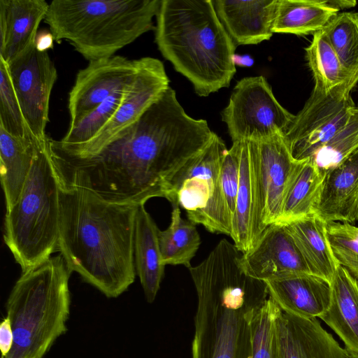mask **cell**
<instances>
[{"label":"cell","mask_w":358,"mask_h":358,"mask_svg":"<svg viewBox=\"0 0 358 358\" xmlns=\"http://www.w3.org/2000/svg\"><path fill=\"white\" fill-rule=\"evenodd\" d=\"M214 134L206 120L186 113L169 87L97 152L76 157L50 152L59 185L85 189L108 202L139 205L165 198L176 173Z\"/></svg>","instance_id":"1"},{"label":"cell","mask_w":358,"mask_h":358,"mask_svg":"<svg viewBox=\"0 0 358 358\" xmlns=\"http://www.w3.org/2000/svg\"><path fill=\"white\" fill-rule=\"evenodd\" d=\"M58 249L78 273L109 298L134 282V229L138 205L106 201L92 192L59 183Z\"/></svg>","instance_id":"2"},{"label":"cell","mask_w":358,"mask_h":358,"mask_svg":"<svg viewBox=\"0 0 358 358\" xmlns=\"http://www.w3.org/2000/svg\"><path fill=\"white\" fill-rule=\"evenodd\" d=\"M242 253L224 238L189 268L197 296L192 358H251V324L268 298L264 281L248 275Z\"/></svg>","instance_id":"3"},{"label":"cell","mask_w":358,"mask_h":358,"mask_svg":"<svg viewBox=\"0 0 358 358\" xmlns=\"http://www.w3.org/2000/svg\"><path fill=\"white\" fill-rule=\"evenodd\" d=\"M155 41L163 57L200 96L229 86L236 45L212 0H161Z\"/></svg>","instance_id":"4"},{"label":"cell","mask_w":358,"mask_h":358,"mask_svg":"<svg viewBox=\"0 0 358 358\" xmlns=\"http://www.w3.org/2000/svg\"><path fill=\"white\" fill-rule=\"evenodd\" d=\"M161 0H53L44 22L89 62L110 57L155 30Z\"/></svg>","instance_id":"5"},{"label":"cell","mask_w":358,"mask_h":358,"mask_svg":"<svg viewBox=\"0 0 358 358\" xmlns=\"http://www.w3.org/2000/svg\"><path fill=\"white\" fill-rule=\"evenodd\" d=\"M71 273L61 255L22 273L6 302L14 338L4 358H43L67 331Z\"/></svg>","instance_id":"6"},{"label":"cell","mask_w":358,"mask_h":358,"mask_svg":"<svg viewBox=\"0 0 358 358\" xmlns=\"http://www.w3.org/2000/svg\"><path fill=\"white\" fill-rule=\"evenodd\" d=\"M49 138L38 145L22 192L5 216L3 241L22 273L58 249L59 180Z\"/></svg>","instance_id":"7"},{"label":"cell","mask_w":358,"mask_h":358,"mask_svg":"<svg viewBox=\"0 0 358 358\" xmlns=\"http://www.w3.org/2000/svg\"><path fill=\"white\" fill-rule=\"evenodd\" d=\"M227 150L215 134L209 144L176 173L166 197L187 213L188 220L211 233L231 236V220L220 185V171Z\"/></svg>","instance_id":"8"},{"label":"cell","mask_w":358,"mask_h":358,"mask_svg":"<svg viewBox=\"0 0 358 358\" xmlns=\"http://www.w3.org/2000/svg\"><path fill=\"white\" fill-rule=\"evenodd\" d=\"M250 143L253 179L252 248L278 220L289 185L303 160L294 158L283 134Z\"/></svg>","instance_id":"9"},{"label":"cell","mask_w":358,"mask_h":358,"mask_svg":"<svg viewBox=\"0 0 358 358\" xmlns=\"http://www.w3.org/2000/svg\"><path fill=\"white\" fill-rule=\"evenodd\" d=\"M221 116L232 142H236L284 135L295 115L280 105L266 79L259 76L243 78L236 83Z\"/></svg>","instance_id":"10"},{"label":"cell","mask_w":358,"mask_h":358,"mask_svg":"<svg viewBox=\"0 0 358 358\" xmlns=\"http://www.w3.org/2000/svg\"><path fill=\"white\" fill-rule=\"evenodd\" d=\"M357 84L345 83L327 93L313 90L284 134L294 159H310L348 124L357 108L351 96Z\"/></svg>","instance_id":"11"},{"label":"cell","mask_w":358,"mask_h":358,"mask_svg":"<svg viewBox=\"0 0 358 358\" xmlns=\"http://www.w3.org/2000/svg\"><path fill=\"white\" fill-rule=\"evenodd\" d=\"M138 60V71L127 86L121 104L99 133L87 143L77 146H62L50 138L51 150L76 157L93 155L138 120L162 96L170 87L163 63L150 57Z\"/></svg>","instance_id":"12"},{"label":"cell","mask_w":358,"mask_h":358,"mask_svg":"<svg viewBox=\"0 0 358 358\" xmlns=\"http://www.w3.org/2000/svg\"><path fill=\"white\" fill-rule=\"evenodd\" d=\"M7 67L29 134L37 141H45L50 94L57 78L53 62L34 43Z\"/></svg>","instance_id":"13"},{"label":"cell","mask_w":358,"mask_h":358,"mask_svg":"<svg viewBox=\"0 0 358 358\" xmlns=\"http://www.w3.org/2000/svg\"><path fill=\"white\" fill-rule=\"evenodd\" d=\"M139 60L113 55L89 62L80 69L69 94V124L78 120L113 92L125 88L134 80Z\"/></svg>","instance_id":"14"},{"label":"cell","mask_w":358,"mask_h":358,"mask_svg":"<svg viewBox=\"0 0 358 358\" xmlns=\"http://www.w3.org/2000/svg\"><path fill=\"white\" fill-rule=\"evenodd\" d=\"M241 264L248 275L264 282L292 274L311 273L285 225L278 223L266 227L255 245L241 255Z\"/></svg>","instance_id":"15"},{"label":"cell","mask_w":358,"mask_h":358,"mask_svg":"<svg viewBox=\"0 0 358 358\" xmlns=\"http://www.w3.org/2000/svg\"><path fill=\"white\" fill-rule=\"evenodd\" d=\"M269 297L280 310L296 317H320L328 309L331 282L311 273H296L264 281Z\"/></svg>","instance_id":"16"},{"label":"cell","mask_w":358,"mask_h":358,"mask_svg":"<svg viewBox=\"0 0 358 358\" xmlns=\"http://www.w3.org/2000/svg\"><path fill=\"white\" fill-rule=\"evenodd\" d=\"M215 12L236 45L269 40L278 0H212Z\"/></svg>","instance_id":"17"},{"label":"cell","mask_w":358,"mask_h":358,"mask_svg":"<svg viewBox=\"0 0 358 358\" xmlns=\"http://www.w3.org/2000/svg\"><path fill=\"white\" fill-rule=\"evenodd\" d=\"M315 215L326 223L358 221V150L326 171Z\"/></svg>","instance_id":"18"},{"label":"cell","mask_w":358,"mask_h":358,"mask_svg":"<svg viewBox=\"0 0 358 358\" xmlns=\"http://www.w3.org/2000/svg\"><path fill=\"white\" fill-rule=\"evenodd\" d=\"M48 6L45 0H0V59L8 64L35 43Z\"/></svg>","instance_id":"19"},{"label":"cell","mask_w":358,"mask_h":358,"mask_svg":"<svg viewBox=\"0 0 358 358\" xmlns=\"http://www.w3.org/2000/svg\"><path fill=\"white\" fill-rule=\"evenodd\" d=\"M279 331L285 358H348L316 318L306 319L282 311Z\"/></svg>","instance_id":"20"},{"label":"cell","mask_w":358,"mask_h":358,"mask_svg":"<svg viewBox=\"0 0 358 358\" xmlns=\"http://www.w3.org/2000/svg\"><path fill=\"white\" fill-rule=\"evenodd\" d=\"M331 285L329 306L319 318L340 337L345 349L358 355V279L339 265Z\"/></svg>","instance_id":"21"},{"label":"cell","mask_w":358,"mask_h":358,"mask_svg":"<svg viewBox=\"0 0 358 358\" xmlns=\"http://www.w3.org/2000/svg\"><path fill=\"white\" fill-rule=\"evenodd\" d=\"M159 229L145 208L138 205L134 229V259L146 300L155 299L164 274L158 243Z\"/></svg>","instance_id":"22"},{"label":"cell","mask_w":358,"mask_h":358,"mask_svg":"<svg viewBox=\"0 0 358 358\" xmlns=\"http://www.w3.org/2000/svg\"><path fill=\"white\" fill-rule=\"evenodd\" d=\"M41 143L32 137L13 136L0 128V173L6 210L17 202Z\"/></svg>","instance_id":"23"},{"label":"cell","mask_w":358,"mask_h":358,"mask_svg":"<svg viewBox=\"0 0 358 358\" xmlns=\"http://www.w3.org/2000/svg\"><path fill=\"white\" fill-rule=\"evenodd\" d=\"M327 223L315 214L285 224L312 274L331 282L339 266L327 237Z\"/></svg>","instance_id":"24"},{"label":"cell","mask_w":358,"mask_h":358,"mask_svg":"<svg viewBox=\"0 0 358 358\" xmlns=\"http://www.w3.org/2000/svg\"><path fill=\"white\" fill-rule=\"evenodd\" d=\"M339 11L327 0H278L273 33L314 35Z\"/></svg>","instance_id":"25"},{"label":"cell","mask_w":358,"mask_h":358,"mask_svg":"<svg viewBox=\"0 0 358 358\" xmlns=\"http://www.w3.org/2000/svg\"><path fill=\"white\" fill-rule=\"evenodd\" d=\"M325 173L310 160H303L289 185L275 223L285 224L315 214Z\"/></svg>","instance_id":"26"},{"label":"cell","mask_w":358,"mask_h":358,"mask_svg":"<svg viewBox=\"0 0 358 358\" xmlns=\"http://www.w3.org/2000/svg\"><path fill=\"white\" fill-rule=\"evenodd\" d=\"M172 205L171 221L169 227L158 231V243L164 266L183 265L190 268L191 260L201 241L196 224L181 217L180 206Z\"/></svg>","instance_id":"27"},{"label":"cell","mask_w":358,"mask_h":358,"mask_svg":"<svg viewBox=\"0 0 358 358\" xmlns=\"http://www.w3.org/2000/svg\"><path fill=\"white\" fill-rule=\"evenodd\" d=\"M305 50L315 81L313 89L327 93L345 83H358V78L343 66L323 30L313 35L310 44Z\"/></svg>","instance_id":"28"},{"label":"cell","mask_w":358,"mask_h":358,"mask_svg":"<svg viewBox=\"0 0 358 358\" xmlns=\"http://www.w3.org/2000/svg\"><path fill=\"white\" fill-rule=\"evenodd\" d=\"M253 210L252 163L248 141H241L240 180L231 237L242 253L252 248L251 225Z\"/></svg>","instance_id":"29"},{"label":"cell","mask_w":358,"mask_h":358,"mask_svg":"<svg viewBox=\"0 0 358 358\" xmlns=\"http://www.w3.org/2000/svg\"><path fill=\"white\" fill-rule=\"evenodd\" d=\"M281 313L269 296L255 312L251 324V358H285L279 331Z\"/></svg>","instance_id":"30"},{"label":"cell","mask_w":358,"mask_h":358,"mask_svg":"<svg viewBox=\"0 0 358 358\" xmlns=\"http://www.w3.org/2000/svg\"><path fill=\"white\" fill-rule=\"evenodd\" d=\"M323 31L344 68L358 78V13H338Z\"/></svg>","instance_id":"31"},{"label":"cell","mask_w":358,"mask_h":358,"mask_svg":"<svg viewBox=\"0 0 358 358\" xmlns=\"http://www.w3.org/2000/svg\"><path fill=\"white\" fill-rule=\"evenodd\" d=\"M127 87L113 92L104 101L69 124V130L57 143L62 146L83 145L92 139L115 114Z\"/></svg>","instance_id":"32"},{"label":"cell","mask_w":358,"mask_h":358,"mask_svg":"<svg viewBox=\"0 0 358 358\" xmlns=\"http://www.w3.org/2000/svg\"><path fill=\"white\" fill-rule=\"evenodd\" d=\"M358 150V106L348 124L308 159L327 171Z\"/></svg>","instance_id":"33"},{"label":"cell","mask_w":358,"mask_h":358,"mask_svg":"<svg viewBox=\"0 0 358 358\" xmlns=\"http://www.w3.org/2000/svg\"><path fill=\"white\" fill-rule=\"evenodd\" d=\"M327 237L338 265L358 279V227L331 222L326 224Z\"/></svg>","instance_id":"34"},{"label":"cell","mask_w":358,"mask_h":358,"mask_svg":"<svg viewBox=\"0 0 358 358\" xmlns=\"http://www.w3.org/2000/svg\"><path fill=\"white\" fill-rule=\"evenodd\" d=\"M0 128L15 137H32L27 131L7 64L2 59H0Z\"/></svg>","instance_id":"35"},{"label":"cell","mask_w":358,"mask_h":358,"mask_svg":"<svg viewBox=\"0 0 358 358\" xmlns=\"http://www.w3.org/2000/svg\"><path fill=\"white\" fill-rule=\"evenodd\" d=\"M241 141L233 142L224 155L220 171V185L231 223L240 180Z\"/></svg>","instance_id":"36"},{"label":"cell","mask_w":358,"mask_h":358,"mask_svg":"<svg viewBox=\"0 0 358 358\" xmlns=\"http://www.w3.org/2000/svg\"><path fill=\"white\" fill-rule=\"evenodd\" d=\"M13 332L10 319L6 317L0 324V349L1 358L10 352L13 344Z\"/></svg>","instance_id":"37"},{"label":"cell","mask_w":358,"mask_h":358,"mask_svg":"<svg viewBox=\"0 0 358 358\" xmlns=\"http://www.w3.org/2000/svg\"><path fill=\"white\" fill-rule=\"evenodd\" d=\"M55 39L50 31L42 30L37 33L35 39V47L41 52H48L52 48Z\"/></svg>","instance_id":"38"},{"label":"cell","mask_w":358,"mask_h":358,"mask_svg":"<svg viewBox=\"0 0 358 358\" xmlns=\"http://www.w3.org/2000/svg\"><path fill=\"white\" fill-rule=\"evenodd\" d=\"M327 2L338 11L343 9L352 8L357 4V1L355 0H327Z\"/></svg>","instance_id":"39"},{"label":"cell","mask_w":358,"mask_h":358,"mask_svg":"<svg viewBox=\"0 0 358 358\" xmlns=\"http://www.w3.org/2000/svg\"><path fill=\"white\" fill-rule=\"evenodd\" d=\"M346 350L348 354V358H358V355H357L351 351H349L347 349H346Z\"/></svg>","instance_id":"40"}]
</instances>
